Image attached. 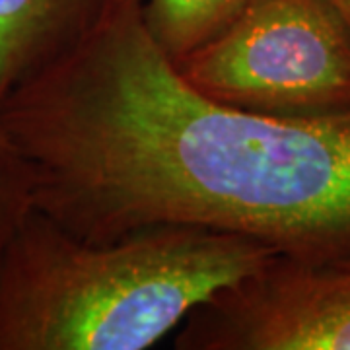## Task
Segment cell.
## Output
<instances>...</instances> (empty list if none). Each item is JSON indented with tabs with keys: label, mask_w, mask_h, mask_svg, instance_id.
Segmentation results:
<instances>
[{
	"label": "cell",
	"mask_w": 350,
	"mask_h": 350,
	"mask_svg": "<svg viewBox=\"0 0 350 350\" xmlns=\"http://www.w3.org/2000/svg\"><path fill=\"white\" fill-rule=\"evenodd\" d=\"M177 350H350V262L276 255L189 313Z\"/></svg>",
	"instance_id": "cell-4"
},
{
	"label": "cell",
	"mask_w": 350,
	"mask_h": 350,
	"mask_svg": "<svg viewBox=\"0 0 350 350\" xmlns=\"http://www.w3.org/2000/svg\"><path fill=\"white\" fill-rule=\"evenodd\" d=\"M31 208L33 197L29 170L0 126V250Z\"/></svg>",
	"instance_id": "cell-7"
},
{
	"label": "cell",
	"mask_w": 350,
	"mask_h": 350,
	"mask_svg": "<svg viewBox=\"0 0 350 350\" xmlns=\"http://www.w3.org/2000/svg\"><path fill=\"white\" fill-rule=\"evenodd\" d=\"M175 68L202 96L273 117L350 111V25L331 0H255Z\"/></svg>",
	"instance_id": "cell-3"
},
{
	"label": "cell",
	"mask_w": 350,
	"mask_h": 350,
	"mask_svg": "<svg viewBox=\"0 0 350 350\" xmlns=\"http://www.w3.org/2000/svg\"><path fill=\"white\" fill-rule=\"evenodd\" d=\"M33 208L88 241L195 226L312 265L350 262V111L273 117L202 96L109 0L66 57L0 103Z\"/></svg>",
	"instance_id": "cell-1"
},
{
	"label": "cell",
	"mask_w": 350,
	"mask_h": 350,
	"mask_svg": "<svg viewBox=\"0 0 350 350\" xmlns=\"http://www.w3.org/2000/svg\"><path fill=\"white\" fill-rule=\"evenodd\" d=\"M331 2H333V6L337 8L338 12L342 14L347 24L350 25V0H331Z\"/></svg>",
	"instance_id": "cell-8"
},
{
	"label": "cell",
	"mask_w": 350,
	"mask_h": 350,
	"mask_svg": "<svg viewBox=\"0 0 350 350\" xmlns=\"http://www.w3.org/2000/svg\"><path fill=\"white\" fill-rule=\"evenodd\" d=\"M255 0H144V22L158 47L181 61L236 22Z\"/></svg>",
	"instance_id": "cell-6"
},
{
	"label": "cell",
	"mask_w": 350,
	"mask_h": 350,
	"mask_svg": "<svg viewBox=\"0 0 350 350\" xmlns=\"http://www.w3.org/2000/svg\"><path fill=\"white\" fill-rule=\"evenodd\" d=\"M273 257L195 226L88 241L31 208L0 250V350L148 349Z\"/></svg>",
	"instance_id": "cell-2"
},
{
	"label": "cell",
	"mask_w": 350,
	"mask_h": 350,
	"mask_svg": "<svg viewBox=\"0 0 350 350\" xmlns=\"http://www.w3.org/2000/svg\"><path fill=\"white\" fill-rule=\"evenodd\" d=\"M109 0H0V103L76 49Z\"/></svg>",
	"instance_id": "cell-5"
}]
</instances>
